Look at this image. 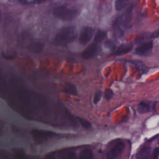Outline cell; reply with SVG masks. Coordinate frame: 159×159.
<instances>
[{
    "mask_svg": "<svg viewBox=\"0 0 159 159\" xmlns=\"http://www.w3.org/2000/svg\"><path fill=\"white\" fill-rule=\"evenodd\" d=\"M137 111L141 114H146L150 111V105L145 101H141L137 105Z\"/></svg>",
    "mask_w": 159,
    "mask_h": 159,
    "instance_id": "cell-11",
    "label": "cell"
},
{
    "mask_svg": "<svg viewBox=\"0 0 159 159\" xmlns=\"http://www.w3.org/2000/svg\"><path fill=\"white\" fill-rule=\"evenodd\" d=\"M114 96V93L111 89H107L104 91V97L107 100H110Z\"/></svg>",
    "mask_w": 159,
    "mask_h": 159,
    "instance_id": "cell-19",
    "label": "cell"
},
{
    "mask_svg": "<svg viewBox=\"0 0 159 159\" xmlns=\"http://www.w3.org/2000/svg\"><path fill=\"white\" fill-rule=\"evenodd\" d=\"M32 134L34 138L39 140H45L47 139L52 138L55 137L57 134L48 130H34L32 131Z\"/></svg>",
    "mask_w": 159,
    "mask_h": 159,
    "instance_id": "cell-6",
    "label": "cell"
},
{
    "mask_svg": "<svg viewBox=\"0 0 159 159\" xmlns=\"http://www.w3.org/2000/svg\"><path fill=\"white\" fill-rule=\"evenodd\" d=\"M64 92L71 95H76L77 94V91L75 86L71 83H66L65 84Z\"/></svg>",
    "mask_w": 159,
    "mask_h": 159,
    "instance_id": "cell-13",
    "label": "cell"
},
{
    "mask_svg": "<svg viewBox=\"0 0 159 159\" xmlns=\"http://www.w3.org/2000/svg\"><path fill=\"white\" fill-rule=\"evenodd\" d=\"M80 159H93V153L89 149H84L81 152Z\"/></svg>",
    "mask_w": 159,
    "mask_h": 159,
    "instance_id": "cell-15",
    "label": "cell"
},
{
    "mask_svg": "<svg viewBox=\"0 0 159 159\" xmlns=\"http://www.w3.org/2000/svg\"><path fill=\"white\" fill-rule=\"evenodd\" d=\"M94 34V29L89 26L83 27L81 30L79 42L81 45H86L92 39Z\"/></svg>",
    "mask_w": 159,
    "mask_h": 159,
    "instance_id": "cell-4",
    "label": "cell"
},
{
    "mask_svg": "<svg viewBox=\"0 0 159 159\" xmlns=\"http://www.w3.org/2000/svg\"><path fill=\"white\" fill-rule=\"evenodd\" d=\"M106 35H107V32L106 31L102 30H98L94 36V43L98 44L101 42L106 37Z\"/></svg>",
    "mask_w": 159,
    "mask_h": 159,
    "instance_id": "cell-12",
    "label": "cell"
},
{
    "mask_svg": "<svg viewBox=\"0 0 159 159\" xmlns=\"http://www.w3.org/2000/svg\"><path fill=\"white\" fill-rule=\"evenodd\" d=\"M159 37V29L154 31L150 35V38H157Z\"/></svg>",
    "mask_w": 159,
    "mask_h": 159,
    "instance_id": "cell-23",
    "label": "cell"
},
{
    "mask_svg": "<svg viewBox=\"0 0 159 159\" xmlns=\"http://www.w3.org/2000/svg\"><path fill=\"white\" fill-rule=\"evenodd\" d=\"M101 97H102V92L101 91H98L97 92H96L94 93V98H93V102L95 104H98L101 100Z\"/></svg>",
    "mask_w": 159,
    "mask_h": 159,
    "instance_id": "cell-18",
    "label": "cell"
},
{
    "mask_svg": "<svg viewBox=\"0 0 159 159\" xmlns=\"http://www.w3.org/2000/svg\"><path fill=\"white\" fill-rule=\"evenodd\" d=\"M133 6H130L113 23V32L117 38L123 36L125 30L130 26Z\"/></svg>",
    "mask_w": 159,
    "mask_h": 159,
    "instance_id": "cell-1",
    "label": "cell"
},
{
    "mask_svg": "<svg viewBox=\"0 0 159 159\" xmlns=\"http://www.w3.org/2000/svg\"><path fill=\"white\" fill-rule=\"evenodd\" d=\"M24 3L27 4H34V3H42L48 0H20Z\"/></svg>",
    "mask_w": 159,
    "mask_h": 159,
    "instance_id": "cell-20",
    "label": "cell"
},
{
    "mask_svg": "<svg viewBox=\"0 0 159 159\" xmlns=\"http://www.w3.org/2000/svg\"><path fill=\"white\" fill-rule=\"evenodd\" d=\"M125 147V143L122 141H119L109 151L107 154L106 159H116L122 152Z\"/></svg>",
    "mask_w": 159,
    "mask_h": 159,
    "instance_id": "cell-5",
    "label": "cell"
},
{
    "mask_svg": "<svg viewBox=\"0 0 159 159\" xmlns=\"http://www.w3.org/2000/svg\"><path fill=\"white\" fill-rule=\"evenodd\" d=\"M130 0H115V8L117 11L123 9L129 3Z\"/></svg>",
    "mask_w": 159,
    "mask_h": 159,
    "instance_id": "cell-14",
    "label": "cell"
},
{
    "mask_svg": "<svg viewBox=\"0 0 159 159\" xmlns=\"http://www.w3.org/2000/svg\"><path fill=\"white\" fill-rule=\"evenodd\" d=\"M44 45L40 42H34L27 46V50L31 53H40L43 48Z\"/></svg>",
    "mask_w": 159,
    "mask_h": 159,
    "instance_id": "cell-10",
    "label": "cell"
},
{
    "mask_svg": "<svg viewBox=\"0 0 159 159\" xmlns=\"http://www.w3.org/2000/svg\"><path fill=\"white\" fill-rule=\"evenodd\" d=\"M153 46V43L152 41L143 42L135 48V53L139 55H145L151 52Z\"/></svg>",
    "mask_w": 159,
    "mask_h": 159,
    "instance_id": "cell-8",
    "label": "cell"
},
{
    "mask_svg": "<svg viewBox=\"0 0 159 159\" xmlns=\"http://www.w3.org/2000/svg\"><path fill=\"white\" fill-rule=\"evenodd\" d=\"M52 14L58 19L69 21L75 19L78 16L79 11L64 6H58L53 9Z\"/></svg>",
    "mask_w": 159,
    "mask_h": 159,
    "instance_id": "cell-3",
    "label": "cell"
},
{
    "mask_svg": "<svg viewBox=\"0 0 159 159\" xmlns=\"http://www.w3.org/2000/svg\"><path fill=\"white\" fill-rule=\"evenodd\" d=\"M158 144H159V142H158Z\"/></svg>",
    "mask_w": 159,
    "mask_h": 159,
    "instance_id": "cell-24",
    "label": "cell"
},
{
    "mask_svg": "<svg viewBox=\"0 0 159 159\" xmlns=\"http://www.w3.org/2000/svg\"><path fill=\"white\" fill-rule=\"evenodd\" d=\"M149 154V148L148 147L143 148L140 153H138L137 159H148Z\"/></svg>",
    "mask_w": 159,
    "mask_h": 159,
    "instance_id": "cell-16",
    "label": "cell"
},
{
    "mask_svg": "<svg viewBox=\"0 0 159 159\" xmlns=\"http://www.w3.org/2000/svg\"><path fill=\"white\" fill-rule=\"evenodd\" d=\"M76 36L77 30L75 26L63 27L55 35L53 43L57 45H66L73 41Z\"/></svg>",
    "mask_w": 159,
    "mask_h": 159,
    "instance_id": "cell-2",
    "label": "cell"
},
{
    "mask_svg": "<svg viewBox=\"0 0 159 159\" xmlns=\"http://www.w3.org/2000/svg\"><path fill=\"white\" fill-rule=\"evenodd\" d=\"M105 45L106 46V47L110 48L111 50L115 49V43L112 40H107V41H106V42L105 43Z\"/></svg>",
    "mask_w": 159,
    "mask_h": 159,
    "instance_id": "cell-22",
    "label": "cell"
},
{
    "mask_svg": "<svg viewBox=\"0 0 159 159\" xmlns=\"http://www.w3.org/2000/svg\"><path fill=\"white\" fill-rule=\"evenodd\" d=\"M133 48V45L132 43H126L122 44L120 45L118 48H117L112 53V55L114 56H119L126 54L130 52Z\"/></svg>",
    "mask_w": 159,
    "mask_h": 159,
    "instance_id": "cell-9",
    "label": "cell"
},
{
    "mask_svg": "<svg viewBox=\"0 0 159 159\" xmlns=\"http://www.w3.org/2000/svg\"><path fill=\"white\" fill-rule=\"evenodd\" d=\"M77 119L79 121V122L80 123V124L85 129H88L89 128H91V123L87 120L86 119H83V118H81V117H77Z\"/></svg>",
    "mask_w": 159,
    "mask_h": 159,
    "instance_id": "cell-17",
    "label": "cell"
},
{
    "mask_svg": "<svg viewBox=\"0 0 159 159\" xmlns=\"http://www.w3.org/2000/svg\"><path fill=\"white\" fill-rule=\"evenodd\" d=\"M159 158V148L155 147L152 152V159H158Z\"/></svg>",
    "mask_w": 159,
    "mask_h": 159,
    "instance_id": "cell-21",
    "label": "cell"
},
{
    "mask_svg": "<svg viewBox=\"0 0 159 159\" xmlns=\"http://www.w3.org/2000/svg\"><path fill=\"white\" fill-rule=\"evenodd\" d=\"M99 51V47L97 43H93L88 45L81 54L83 59H89L97 55Z\"/></svg>",
    "mask_w": 159,
    "mask_h": 159,
    "instance_id": "cell-7",
    "label": "cell"
}]
</instances>
